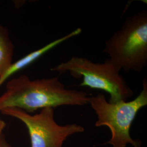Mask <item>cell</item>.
<instances>
[{"label":"cell","mask_w":147,"mask_h":147,"mask_svg":"<svg viewBox=\"0 0 147 147\" xmlns=\"http://www.w3.org/2000/svg\"><path fill=\"white\" fill-rule=\"evenodd\" d=\"M14 45L9 36L8 30L0 25V77L12 64Z\"/></svg>","instance_id":"7"},{"label":"cell","mask_w":147,"mask_h":147,"mask_svg":"<svg viewBox=\"0 0 147 147\" xmlns=\"http://www.w3.org/2000/svg\"><path fill=\"white\" fill-rule=\"evenodd\" d=\"M103 52L120 70L140 73L147 64V11L126 18L105 42Z\"/></svg>","instance_id":"2"},{"label":"cell","mask_w":147,"mask_h":147,"mask_svg":"<svg viewBox=\"0 0 147 147\" xmlns=\"http://www.w3.org/2000/svg\"><path fill=\"white\" fill-rule=\"evenodd\" d=\"M82 32V29L81 28H77L68 34L63 37L59 38L58 39L49 43L46 45L34 51L27 54L22 58L18 60L14 63H12L8 69L6 71L5 73L0 77V87L5 83L11 76L15 74L16 73L21 70V69L26 67L37 61L38 58L42 57V55L49 52L53 48L57 47L61 44L68 40L69 39L79 36Z\"/></svg>","instance_id":"6"},{"label":"cell","mask_w":147,"mask_h":147,"mask_svg":"<svg viewBox=\"0 0 147 147\" xmlns=\"http://www.w3.org/2000/svg\"><path fill=\"white\" fill-rule=\"evenodd\" d=\"M89 104L97 116L95 126H107L110 130L111 138L105 144L126 147L130 144L134 147H141V142L130 136V130L139 111L147 105L146 77L143 80L142 90L134 100L110 103L104 95L99 93L90 96Z\"/></svg>","instance_id":"4"},{"label":"cell","mask_w":147,"mask_h":147,"mask_svg":"<svg viewBox=\"0 0 147 147\" xmlns=\"http://www.w3.org/2000/svg\"><path fill=\"white\" fill-rule=\"evenodd\" d=\"M51 70L82 79L80 86L107 93L110 103L125 101L134 95L133 90L121 75V70L108 58L102 63H96L88 58L73 56Z\"/></svg>","instance_id":"3"},{"label":"cell","mask_w":147,"mask_h":147,"mask_svg":"<svg viewBox=\"0 0 147 147\" xmlns=\"http://www.w3.org/2000/svg\"><path fill=\"white\" fill-rule=\"evenodd\" d=\"M0 147H11L6 140L5 136L2 135L0 136Z\"/></svg>","instance_id":"8"},{"label":"cell","mask_w":147,"mask_h":147,"mask_svg":"<svg viewBox=\"0 0 147 147\" xmlns=\"http://www.w3.org/2000/svg\"><path fill=\"white\" fill-rule=\"evenodd\" d=\"M87 92L69 89L58 76L31 80L25 75L11 79L0 96V112L7 108H17L31 113L39 109L61 106H84L89 104Z\"/></svg>","instance_id":"1"},{"label":"cell","mask_w":147,"mask_h":147,"mask_svg":"<svg viewBox=\"0 0 147 147\" xmlns=\"http://www.w3.org/2000/svg\"><path fill=\"white\" fill-rule=\"evenodd\" d=\"M1 112L25 125L30 137L31 147H63L64 142L68 137L84 131V127L78 124H57L53 108L44 109L34 115L17 108H7Z\"/></svg>","instance_id":"5"},{"label":"cell","mask_w":147,"mask_h":147,"mask_svg":"<svg viewBox=\"0 0 147 147\" xmlns=\"http://www.w3.org/2000/svg\"><path fill=\"white\" fill-rule=\"evenodd\" d=\"M5 125L6 124L5 122L0 118V135H2L3 130L5 128Z\"/></svg>","instance_id":"9"},{"label":"cell","mask_w":147,"mask_h":147,"mask_svg":"<svg viewBox=\"0 0 147 147\" xmlns=\"http://www.w3.org/2000/svg\"><path fill=\"white\" fill-rule=\"evenodd\" d=\"M1 135H0V136H1Z\"/></svg>","instance_id":"10"}]
</instances>
